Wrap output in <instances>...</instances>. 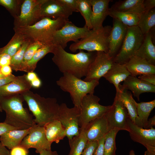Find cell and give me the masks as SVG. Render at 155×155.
<instances>
[{
  "instance_id": "d6986e66",
  "label": "cell",
  "mask_w": 155,
  "mask_h": 155,
  "mask_svg": "<svg viewBox=\"0 0 155 155\" xmlns=\"http://www.w3.org/2000/svg\"><path fill=\"white\" fill-rule=\"evenodd\" d=\"M88 141H98L108 132L104 115L90 122L83 130Z\"/></svg>"
},
{
  "instance_id": "8992f818",
  "label": "cell",
  "mask_w": 155,
  "mask_h": 155,
  "mask_svg": "<svg viewBox=\"0 0 155 155\" xmlns=\"http://www.w3.org/2000/svg\"><path fill=\"white\" fill-rule=\"evenodd\" d=\"M111 28V26L108 25L97 29L90 30L85 37L71 44L70 50L73 52L77 50H85L88 52L101 51L107 53Z\"/></svg>"
},
{
  "instance_id": "ab89813d",
  "label": "cell",
  "mask_w": 155,
  "mask_h": 155,
  "mask_svg": "<svg viewBox=\"0 0 155 155\" xmlns=\"http://www.w3.org/2000/svg\"><path fill=\"white\" fill-rule=\"evenodd\" d=\"M98 144V141H88L81 155H93Z\"/></svg>"
},
{
  "instance_id": "8fae6325",
  "label": "cell",
  "mask_w": 155,
  "mask_h": 155,
  "mask_svg": "<svg viewBox=\"0 0 155 155\" xmlns=\"http://www.w3.org/2000/svg\"><path fill=\"white\" fill-rule=\"evenodd\" d=\"M46 0H24L19 15L14 18L13 29L30 26L39 20L40 11Z\"/></svg>"
},
{
  "instance_id": "ba28073f",
  "label": "cell",
  "mask_w": 155,
  "mask_h": 155,
  "mask_svg": "<svg viewBox=\"0 0 155 155\" xmlns=\"http://www.w3.org/2000/svg\"><path fill=\"white\" fill-rule=\"evenodd\" d=\"M144 35L137 26L128 27L121 48L114 58V62L125 64L139 49Z\"/></svg>"
},
{
  "instance_id": "9a60e30c",
  "label": "cell",
  "mask_w": 155,
  "mask_h": 155,
  "mask_svg": "<svg viewBox=\"0 0 155 155\" xmlns=\"http://www.w3.org/2000/svg\"><path fill=\"white\" fill-rule=\"evenodd\" d=\"M129 132L133 141L144 146L147 150L155 152V129L141 127L134 123L130 119L128 121Z\"/></svg>"
},
{
  "instance_id": "4dcf8cb0",
  "label": "cell",
  "mask_w": 155,
  "mask_h": 155,
  "mask_svg": "<svg viewBox=\"0 0 155 155\" xmlns=\"http://www.w3.org/2000/svg\"><path fill=\"white\" fill-rule=\"evenodd\" d=\"M108 15L128 27L137 26L140 16L135 13L113 10L110 8Z\"/></svg>"
},
{
  "instance_id": "7dc6e473",
  "label": "cell",
  "mask_w": 155,
  "mask_h": 155,
  "mask_svg": "<svg viewBox=\"0 0 155 155\" xmlns=\"http://www.w3.org/2000/svg\"><path fill=\"white\" fill-rule=\"evenodd\" d=\"M17 76L11 74L7 77L0 78V87L15 80Z\"/></svg>"
},
{
  "instance_id": "4fadbf2b",
  "label": "cell",
  "mask_w": 155,
  "mask_h": 155,
  "mask_svg": "<svg viewBox=\"0 0 155 155\" xmlns=\"http://www.w3.org/2000/svg\"><path fill=\"white\" fill-rule=\"evenodd\" d=\"M114 58L103 51H96L95 57L90 65L84 79L86 82L95 80L99 81L111 67Z\"/></svg>"
},
{
  "instance_id": "9c48e42d",
  "label": "cell",
  "mask_w": 155,
  "mask_h": 155,
  "mask_svg": "<svg viewBox=\"0 0 155 155\" xmlns=\"http://www.w3.org/2000/svg\"><path fill=\"white\" fill-rule=\"evenodd\" d=\"M108 131L114 129L129 132L128 121L130 119L127 111L116 94L113 102L104 115Z\"/></svg>"
},
{
  "instance_id": "f546056e",
  "label": "cell",
  "mask_w": 155,
  "mask_h": 155,
  "mask_svg": "<svg viewBox=\"0 0 155 155\" xmlns=\"http://www.w3.org/2000/svg\"><path fill=\"white\" fill-rule=\"evenodd\" d=\"M136 104L137 117L135 124L144 128L147 125L150 114L155 107V100L139 103L136 102Z\"/></svg>"
},
{
  "instance_id": "83f0119b",
  "label": "cell",
  "mask_w": 155,
  "mask_h": 155,
  "mask_svg": "<svg viewBox=\"0 0 155 155\" xmlns=\"http://www.w3.org/2000/svg\"><path fill=\"white\" fill-rule=\"evenodd\" d=\"M119 88L120 91L116 92V94L118 96L127 109L130 119L135 124L137 117L136 102L131 92L123 88L121 84Z\"/></svg>"
},
{
  "instance_id": "484cf974",
  "label": "cell",
  "mask_w": 155,
  "mask_h": 155,
  "mask_svg": "<svg viewBox=\"0 0 155 155\" xmlns=\"http://www.w3.org/2000/svg\"><path fill=\"white\" fill-rule=\"evenodd\" d=\"M45 133L48 141L58 143L66 136L65 128L57 119L54 120L44 125Z\"/></svg>"
},
{
  "instance_id": "5bb4252c",
  "label": "cell",
  "mask_w": 155,
  "mask_h": 155,
  "mask_svg": "<svg viewBox=\"0 0 155 155\" xmlns=\"http://www.w3.org/2000/svg\"><path fill=\"white\" fill-rule=\"evenodd\" d=\"M52 143L48 141L46 136L43 126L35 124L31 130L23 139L20 145L29 150L36 149V152L39 154L44 150L51 149Z\"/></svg>"
},
{
  "instance_id": "6da1fadb",
  "label": "cell",
  "mask_w": 155,
  "mask_h": 155,
  "mask_svg": "<svg viewBox=\"0 0 155 155\" xmlns=\"http://www.w3.org/2000/svg\"><path fill=\"white\" fill-rule=\"evenodd\" d=\"M52 60L59 71L80 79L85 77L88 68L94 60L96 51L85 52L79 50L76 54L65 51L59 45H55Z\"/></svg>"
},
{
  "instance_id": "8d00e7d4",
  "label": "cell",
  "mask_w": 155,
  "mask_h": 155,
  "mask_svg": "<svg viewBox=\"0 0 155 155\" xmlns=\"http://www.w3.org/2000/svg\"><path fill=\"white\" fill-rule=\"evenodd\" d=\"M34 41L29 38L22 44L20 48L11 57L10 66L12 70L17 71L22 64L26 50L29 45Z\"/></svg>"
},
{
  "instance_id": "9f6ffc18",
  "label": "cell",
  "mask_w": 155,
  "mask_h": 155,
  "mask_svg": "<svg viewBox=\"0 0 155 155\" xmlns=\"http://www.w3.org/2000/svg\"><path fill=\"white\" fill-rule=\"evenodd\" d=\"M144 155H155V152H151L147 150L145 152Z\"/></svg>"
},
{
  "instance_id": "30bf717a",
  "label": "cell",
  "mask_w": 155,
  "mask_h": 155,
  "mask_svg": "<svg viewBox=\"0 0 155 155\" xmlns=\"http://www.w3.org/2000/svg\"><path fill=\"white\" fill-rule=\"evenodd\" d=\"M90 30L85 25L83 27H79L71 22L67 21L61 28L54 33L52 44L60 46L64 49L68 42H77L86 36Z\"/></svg>"
},
{
  "instance_id": "bcb514c9",
  "label": "cell",
  "mask_w": 155,
  "mask_h": 155,
  "mask_svg": "<svg viewBox=\"0 0 155 155\" xmlns=\"http://www.w3.org/2000/svg\"><path fill=\"white\" fill-rule=\"evenodd\" d=\"M143 4L145 10L144 13H146L154 8L155 0H144Z\"/></svg>"
},
{
  "instance_id": "ac0fdd59",
  "label": "cell",
  "mask_w": 155,
  "mask_h": 155,
  "mask_svg": "<svg viewBox=\"0 0 155 155\" xmlns=\"http://www.w3.org/2000/svg\"><path fill=\"white\" fill-rule=\"evenodd\" d=\"M110 0H90L92 7L90 18L92 29H97L103 27L102 24L108 15Z\"/></svg>"
},
{
  "instance_id": "db71d44e",
  "label": "cell",
  "mask_w": 155,
  "mask_h": 155,
  "mask_svg": "<svg viewBox=\"0 0 155 155\" xmlns=\"http://www.w3.org/2000/svg\"><path fill=\"white\" fill-rule=\"evenodd\" d=\"M155 125V115L148 120L146 125L144 129H149Z\"/></svg>"
},
{
  "instance_id": "60d3db41",
  "label": "cell",
  "mask_w": 155,
  "mask_h": 155,
  "mask_svg": "<svg viewBox=\"0 0 155 155\" xmlns=\"http://www.w3.org/2000/svg\"><path fill=\"white\" fill-rule=\"evenodd\" d=\"M28 153L29 150L20 145L11 149L10 155H28Z\"/></svg>"
},
{
  "instance_id": "2e32d148",
  "label": "cell",
  "mask_w": 155,
  "mask_h": 155,
  "mask_svg": "<svg viewBox=\"0 0 155 155\" xmlns=\"http://www.w3.org/2000/svg\"><path fill=\"white\" fill-rule=\"evenodd\" d=\"M73 11L60 0H46L41 6L40 11V19L47 17L56 19L59 18L68 19Z\"/></svg>"
},
{
  "instance_id": "f6af8a7d",
  "label": "cell",
  "mask_w": 155,
  "mask_h": 155,
  "mask_svg": "<svg viewBox=\"0 0 155 155\" xmlns=\"http://www.w3.org/2000/svg\"><path fill=\"white\" fill-rule=\"evenodd\" d=\"M70 8L73 12H78L77 9V0H60Z\"/></svg>"
},
{
  "instance_id": "7402d4cb",
  "label": "cell",
  "mask_w": 155,
  "mask_h": 155,
  "mask_svg": "<svg viewBox=\"0 0 155 155\" xmlns=\"http://www.w3.org/2000/svg\"><path fill=\"white\" fill-rule=\"evenodd\" d=\"M131 75L136 77L146 74H155V66L144 59L134 55L125 64Z\"/></svg>"
},
{
  "instance_id": "7bdbcfd3",
  "label": "cell",
  "mask_w": 155,
  "mask_h": 155,
  "mask_svg": "<svg viewBox=\"0 0 155 155\" xmlns=\"http://www.w3.org/2000/svg\"><path fill=\"white\" fill-rule=\"evenodd\" d=\"M138 78L155 85V74H146L139 75Z\"/></svg>"
},
{
  "instance_id": "d590c367",
  "label": "cell",
  "mask_w": 155,
  "mask_h": 155,
  "mask_svg": "<svg viewBox=\"0 0 155 155\" xmlns=\"http://www.w3.org/2000/svg\"><path fill=\"white\" fill-rule=\"evenodd\" d=\"M90 0H77V9L83 17L85 25L90 29H92L90 23L92 9Z\"/></svg>"
},
{
  "instance_id": "c3c4849f",
  "label": "cell",
  "mask_w": 155,
  "mask_h": 155,
  "mask_svg": "<svg viewBox=\"0 0 155 155\" xmlns=\"http://www.w3.org/2000/svg\"><path fill=\"white\" fill-rule=\"evenodd\" d=\"M17 129L4 122L0 123V136L4 133L11 130Z\"/></svg>"
},
{
  "instance_id": "603a6c76",
  "label": "cell",
  "mask_w": 155,
  "mask_h": 155,
  "mask_svg": "<svg viewBox=\"0 0 155 155\" xmlns=\"http://www.w3.org/2000/svg\"><path fill=\"white\" fill-rule=\"evenodd\" d=\"M131 74L125 64L115 62L103 77L110 83L113 84L116 92H119L120 91L119 86L120 83L124 81Z\"/></svg>"
},
{
  "instance_id": "74e56055",
  "label": "cell",
  "mask_w": 155,
  "mask_h": 155,
  "mask_svg": "<svg viewBox=\"0 0 155 155\" xmlns=\"http://www.w3.org/2000/svg\"><path fill=\"white\" fill-rule=\"evenodd\" d=\"M23 1L24 0H0V5L5 7L15 18L19 15Z\"/></svg>"
},
{
  "instance_id": "5b68a950",
  "label": "cell",
  "mask_w": 155,
  "mask_h": 155,
  "mask_svg": "<svg viewBox=\"0 0 155 155\" xmlns=\"http://www.w3.org/2000/svg\"><path fill=\"white\" fill-rule=\"evenodd\" d=\"M99 81L94 80L86 82L67 73L57 81V84L63 91L70 94L74 106L80 108L84 97L88 94H94Z\"/></svg>"
},
{
  "instance_id": "f1b7e54d",
  "label": "cell",
  "mask_w": 155,
  "mask_h": 155,
  "mask_svg": "<svg viewBox=\"0 0 155 155\" xmlns=\"http://www.w3.org/2000/svg\"><path fill=\"white\" fill-rule=\"evenodd\" d=\"M55 46L53 45H44L36 51L30 60L22 65L17 71H23L27 73L34 71L38 62L48 53H53Z\"/></svg>"
},
{
  "instance_id": "7a4b0ae2",
  "label": "cell",
  "mask_w": 155,
  "mask_h": 155,
  "mask_svg": "<svg viewBox=\"0 0 155 155\" xmlns=\"http://www.w3.org/2000/svg\"><path fill=\"white\" fill-rule=\"evenodd\" d=\"M24 101L20 94L0 97V106L6 113L4 123L20 130L29 129L36 124L32 115L24 107Z\"/></svg>"
},
{
  "instance_id": "ffe728a7",
  "label": "cell",
  "mask_w": 155,
  "mask_h": 155,
  "mask_svg": "<svg viewBox=\"0 0 155 155\" xmlns=\"http://www.w3.org/2000/svg\"><path fill=\"white\" fill-rule=\"evenodd\" d=\"M31 87L26 74L18 76L14 81L0 87V97L21 94L30 90Z\"/></svg>"
},
{
  "instance_id": "f5cc1de1",
  "label": "cell",
  "mask_w": 155,
  "mask_h": 155,
  "mask_svg": "<svg viewBox=\"0 0 155 155\" xmlns=\"http://www.w3.org/2000/svg\"><path fill=\"white\" fill-rule=\"evenodd\" d=\"M39 154V155H59L56 151H52L51 149L44 150Z\"/></svg>"
},
{
  "instance_id": "1f68e13d",
  "label": "cell",
  "mask_w": 155,
  "mask_h": 155,
  "mask_svg": "<svg viewBox=\"0 0 155 155\" xmlns=\"http://www.w3.org/2000/svg\"><path fill=\"white\" fill-rule=\"evenodd\" d=\"M29 38L24 34L15 33L8 43L5 46L0 48V55L6 54L12 57L24 42Z\"/></svg>"
},
{
  "instance_id": "4316f807",
  "label": "cell",
  "mask_w": 155,
  "mask_h": 155,
  "mask_svg": "<svg viewBox=\"0 0 155 155\" xmlns=\"http://www.w3.org/2000/svg\"><path fill=\"white\" fill-rule=\"evenodd\" d=\"M144 0H120L116 2L110 8L118 11L127 12L141 16L144 12Z\"/></svg>"
},
{
  "instance_id": "3957f363",
  "label": "cell",
  "mask_w": 155,
  "mask_h": 155,
  "mask_svg": "<svg viewBox=\"0 0 155 155\" xmlns=\"http://www.w3.org/2000/svg\"><path fill=\"white\" fill-rule=\"evenodd\" d=\"M20 94L35 117L34 120L36 124L43 126L57 119L60 105L56 98H45L30 90Z\"/></svg>"
},
{
  "instance_id": "f907efd6",
  "label": "cell",
  "mask_w": 155,
  "mask_h": 155,
  "mask_svg": "<svg viewBox=\"0 0 155 155\" xmlns=\"http://www.w3.org/2000/svg\"><path fill=\"white\" fill-rule=\"evenodd\" d=\"M30 83L32 87L35 88H39L42 84L41 80L38 77Z\"/></svg>"
},
{
  "instance_id": "836d02e7",
  "label": "cell",
  "mask_w": 155,
  "mask_h": 155,
  "mask_svg": "<svg viewBox=\"0 0 155 155\" xmlns=\"http://www.w3.org/2000/svg\"><path fill=\"white\" fill-rule=\"evenodd\" d=\"M155 25V9L154 8L148 12L142 14L137 26L144 35L149 32Z\"/></svg>"
},
{
  "instance_id": "e0dca14e",
  "label": "cell",
  "mask_w": 155,
  "mask_h": 155,
  "mask_svg": "<svg viewBox=\"0 0 155 155\" xmlns=\"http://www.w3.org/2000/svg\"><path fill=\"white\" fill-rule=\"evenodd\" d=\"M128 27L113 19L109 36L108 51L107 53L114 58L119 51L126 34Z\"/></svg>"
},
{
  "instance_id": "680465c9",
  "label": "cell",
  "mask_w": 155,
  "mask_h": 155,
  "mask_svg": "<svg viewBox=\"0 0 155 155\" xmlns=\"http://www.w3.org/2000/svg\"><path fill=\"white\" fill-rule=\"evenodd\" d=\"M4 76L1 74V67H0V78H2L3 77H4Z\"/></svg>"
},
{
  "instance_id": "d6a6232c",
  "label": "cell",
  "mask_w": 155,
  "mask_h": 155,
  "mask_svg": "<svg viewBox=\"0 0 155 155\" xmlns=\"http://www.w3.org/2000/svg\"><path fill=\"white\" fill-rule=\"evenodd\" d=\"M68 140L70 148L68 155H81L88 142L84 131L80 130L78 135Z\"/></svg>"
},
{
  "instance_id": "44dd1931",
  "label": "cell",
  "mask_w": 155,
  "mask_h": 155,
  "mask_svg": "<svg viewBox=\"0 0 155 155\" xmlns=\"http://www.w3.org/2000/svg\"><path fill=\"white\" fill-rule=\"evenodd\" d=\"M123 82L122 86L127 90L131 91L138 101L140 100V96L141 94L145 92H155V85L136 77L130 75Z\"/></svg>"
},
{
  "instance_id": "e575fe53",
  "label": "cell",
  "mask_w": 155,
  "mask_h": 155,
  "mask_svg": "<svg viewBox=\"0 0 155 155\" xmlns=\"http://www.w3.org/2000/svg\"><path fill=\"white\" fill-rule=\"evenodd\" d=\"M119 131L117 129H113L109 131L105 135L104 155H115L116 150L115 138Z\"/></svg>"
},
{
  "instance_id": "52a82bcc",
  "label": "cell",
  "mask_w": 155,
  "mask_h": 155,
  "mask_svg": "<svg viewBox=\"0 0 155 155\" xmlns=\"http://www.w3.org/2000/svg\"><path fill=\"white\" fill-rule=\"evenodd\" d=\"M100 98L94 94H88L83 98L80 107L78 124L80 130L83 131L91 121L104 116L111 105L99 104Z\"/></svg>"
},
{
  "instance_id": "11a10c76",
  "label": "cell",
  "mask_w": 155,
  "mask_h": 155,
  "mask_svg": "<svg viewBox=\"0 0 155 155\" xmlns=\"http://www.w3.org/2000/svg\"><path fill=\"white\" fill-rule=\"evenodd\" d=\"M0 155H10V152L0 142Z\"/></svg>"
},
{
  "instance_id": "91938a15",
  "label": "cell",
  "mask_w": 155,
  "mask_h": 155,
  "mask_svg": "<svg viewBox=\"0 0 155 155\" xmlns=\"http://www.w3.org/2000/svg\"><path fill=\"white\" fill-rule=\"evenodd\" d=\"M2 110L1 108V107L0 106V112H2Z\"/></svg>"
},
{
  "instance_id": "816d5d0a",
  "label": "cell",
  "mask_w": 155,
  "mask_h": 155,
  "mask_svg": "<svg viewBox=\"0 0 155 155\" xmlns=\"http://www.w3.org/2000/svg\"><path fill=\"white\" fill-rule=\"evenodd\" d=\"M38 77V76L37 74L34 71L28 72L26 74V78L30 82Z\"/></svg>"
},
{
  "instance_id": "6f0895ef",
  "label": "cell",
  "mask_w": 155,
  "mask_h": 155,
  "mask_svg": "<svg viewBox=\"0 0 155 155\" xmlns=\"http://www.w3.org/2000/svg\"><path fill=\"white\" fill-rule=\"evenodd\" d=\"M129 155H135L134 151L133 150H131L129 152Z\"/></svg>"
},
{
  "instance_id": "cb8c5ba5",
  "label": "cell",
  "mask_w": 155,
  "mask_h": 155,
  "mask_svg": "<svg viewBox=\"0 0 155 155\" xmlns=\"http://www.w3.org/2000/svg\"><path fill=\"white\" fill-rule=\"evenodd\" d=\"M32 127L26 129L9 131L0 136V142L3 146L11 150L20 145L24 137L30 132Z\"/></svg>"
},
{
  "instance_id": "b9f144b4",
  "label": "cell",
  "mask_w": 155,
  "mask_h": 155,
  "mask_svg": "<svg viewBox=\"0 0 155 155\" xmlns=\"http://www.w3.org/2000/svg\"><path fill=\"white\" fill-rule=\"evenodd\" d=\"M104 140L105 136L98 141V146L95 149L93 155H104Z\"/></svg>"
},
{
  "instance_id": "d4e9b609",
  "label": "cell",
  "mask_w": 155,
  "mask_h": 155,
  "mask_svg": "<svg viewBox=\"0 0 155 155\" xmlns=\"http://www.w3.org/2000/svg\"><path fill=\"white\" fill-rule=\"evenodd\" d=\"M150 31L144 35L142 43L135 55L142 58L155 66V46Z\"/></svg>"
},
{
  "instance_id": "681fc988",
  "label": "cell",
  "mask_w": 155,
  "mask_h": 155,
  "mask_svg": "<svg viewBox=\"0 0 155 155\" xmlns=\"http://www.w3.org/2000/svg\"><path fill=\"white\" fill-rule=\"evenodd\" d=\"M1 72L4 77H7L12 74V69L10 65H6L1 67Z\"/></svg>"
},
{
  "instance_id": "277c9868",
  "label": "cell",
  "mask_w": 155,
  "mask_h": 155,
  "mask_svg": "<svg viewBox=\"0 0 155 155\" xmlns=\"http://www.w3.org/2000/svg\"><path fill=\"white\" fill-rule=\"evenodd\" d=\"M67 21L69 20L62 18L54 19L44 17L33 25L13 30L15 33L24 34L34 41H38L44 45H52L54 33Z\"/></svg>"
},
{
  "instance_id": "ee69618b",
  "label": "cell",
  "mask_w": 155,
  "mask_h": 155,
  "mask_svg": "<svg viewBox=\"0 0 155 155\" xmlns=\"http://www.w3.org/2000/svg\"><path fill=\"white\" fill-rule=\"evenodd\" d=\"M11 57L6 54L0 55V67L10 65Z\"/></svg>"
},
{
  "instance_id": "f35d334b",
  "label": "cell",
  "mask_w": 155,
  "mask_h": 155,
  "mask_svg": "<svg viewBox=\"0 0 155 155\" xmlns=\"http://www.w3.org/2000/svg\"><path fill=\"white\" fill-rule=\"evenodd\" d=\"M44 45L41 42L37 41H34L30 43L26 50L22 63L20 66L30 60L36 51Z\"/></svg>"
},
{
  "instance_id": "7c38bea8",
  "label": "cell",
  "mask_w": 155,
  "mask_h": 155,
  "mask_svg": "<svg viewBox=\"0 0 155 155\" xmlns=\"http://www.w3.org/2000/svg\"><path fill=\"white\" fill-rule=\"evenodd\" d=\"M80 112V108L77 107L70 108L64 103L59 105L57 119L65 128L68 140L80 133L78 120Z\"/></svg>"
}]
</instances>
